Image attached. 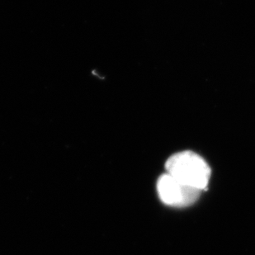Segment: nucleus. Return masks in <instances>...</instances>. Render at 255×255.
Listing matches in <instances>:
<instances>
[{
    "label": "nucleus",
    "instance_id": "obj_2",
    "mask_svg": "<svg viewBox=\"0 0 255 255\" xmlns=\"http://www.w3.org/2000/svg\"><path fill=\"white\" fill-rule=\"evenodd\" d=\"M157 191L159 198L164 204L178 208L188 207L195 203L202 192L182 183L167 173L158 179Z\"/></svg>",
    "mask_w": 255,
    "mask_h": 255
},
{
    "label": "nucleus",
    "instance_id": "obj_1",
    "mask_svg": "<svg viewBox=\"0 0 255 255\" xmlns=\"http://www.w3.org/2000/svg\"><path fill=\"white\" fill-rule=\"evenodd\" d=\"M167 173L193 188L203 191L211 178V168L202 157L193 151H182L169 157Z\"/></svg>",
    "mask_w": 255,
    "mask_h": 255
}]
</instances>
